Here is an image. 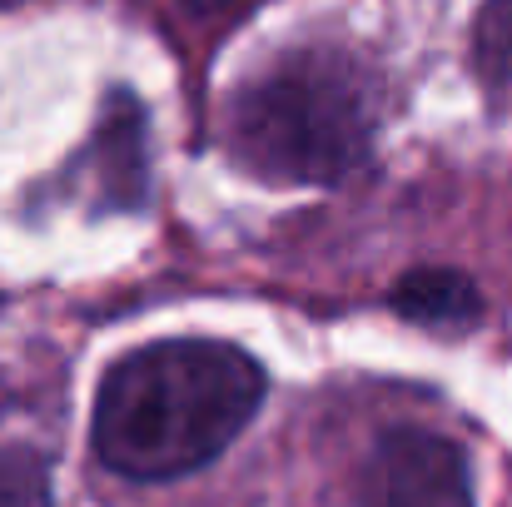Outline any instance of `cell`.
<instances>
[{
    "label": "cell",
    "instance_id": "4",
    "mask_svg": "<svg viewBox=\"0 0 512 507\" xmlns=\"http://www.w3.org/2000/svg\"><path fill=\"white\" fill-rule=\"evenodd\" d=\"M393 309L433 334H468L483 319V294L458 269H408L393 284Z\"/></svg>",
    "mask_w": 512,
    "mask_h": 507
},
{
    "label": "cell",
    "instance_id": "3",
    "mask_svg": "<svg viewBox=\"0 0 512 507\" xmlns=\"http://www.w3.org/2000/svg\"><path fill=\"white\" fill-rule=\"evenodd\" d=\"M358 507H473V473L458 443L393 428L363 463Z\"/></svg>",
    "mask_w": 512,
    "mask_h": 507
},
{
    "label": "cell",
    "instance_id": "8",
    "mask_svg": "<svg viewBox=\"0 0 512 507\" xmlns=\"http://www.w3.org/2000/svg\"><path fill=\"white\" fill-rule=\"evenodd\" d=\"M0 5H20V0H0Z\"/></svg>",
    "mask_w": 512,
    "mask_h": 507
},
{
    "label": "cell",
    "instance_id": "1",
    "mask_svg": "<svg viewBox=\"0 0 512 507\" xmlns=\"http://www.w3.org/2000/svg\"><path fill=\"white\" fill-rule=\"evenodd\" d=\"M264 403V368L219 338L125 353L95 398V453L110 473L165 483L219 458Z\"/></svg>",
    "mask_w": 512,
    "mask_h": 507
},
{
    "label": "cell",
    "instance_id": "2",
    "mask_svg": "<svg viewBox=\"0 0 512 507\" xmlns=\"http://www.w3.org/2000/svg\"><path fill=\"white\" fill-rule=\"evenodd\" d=\"M229 140L244 169L274 184H339L373 150L368 85L339 55H284L239 90Z\"/></svg>",
    "mask_w": 512,
    "mask_h": 507
},
{
    "label": "cell",
    "instance_id": "5",
    "mask_svg": "<svg viewBox=\"0 0 512 507\" xmlns=\"http://www.w3.org/2000/svg\"><path fill=\"white\" fill-rule=\"evenodd\" d=\"M95 160L105 174V189L115 204H140L145 199V115L135 95H110L95 135Z\"/></svg>",
    "mask_w": 512,
    "mask_h": 507
},
{
    "label": "cell",
    "instance_id": "6",
    "mask_svg": "<svg viewBox=\"0 0 512 507\" xmlns=\"http://www.w3.org/2000/svg\"><path fill=\"white\" fill-rule=\"evenodd\" d=\"M473 60L488 85H512V0H488L473 30Z\"/></svg>",
    "mask_w": 512,
    "mask_h": 507
},
{
    "label": "cell",
    "instance_id": "7",
    "mask_svg": "<svg viewBox=\"0 0 512 507\" xmlns=\"http://www.w3.org/2000/svg\"><path fill=\"white\" fill-rule=\"evenodd\" d=\"M0 507H50V473L40 453L30 448L0 453Z\"/></svg>",
    "mask_w": 512,
    "mask_h": 507
}]
</instances>
